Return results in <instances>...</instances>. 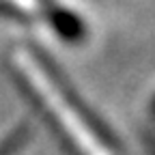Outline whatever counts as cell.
<instances>
[{"label": "cell", "mask_w": 155, "mask_h": 155, "mask_svg": "<svg viewBox=\"0 0 155 155\" xmlns=\"http://www.w3.org/2000/svg\"><path fill=\"white\" fill-rule=\"evenodd\" d=\"M24 144H26V131L15 129L0 142V155H22Z\"/></svg>", "instance_id": "obj_3"}, {"label": "cell", "mask_w": 155, "mask_h": 155, "mask_svg": "<svg viewBox=\"0 0 155 155\" xmlns=\"http://www.w3.org/2000/svg\"><path fill=\"white\" fill-rule=\"evenodd\" d=\"M0 13H7L22 22H48L61 28L63 22L56 17V2L52 0H0Z\"/></svg>", "instance_id": "obj_2"}, {"label": "cell", "mask_w": 155, "mask_h": 155, "mask_svg": "<svg viewBox=\"0 0 155 155\" xmlns=\"http://www.w3.org/2000/svg\"><path fill=\"white\" fill-rule=\"evenodd\" d=\"M15 69H19L24 88L75 155H114L106 131L82 106L80 97L67 88L54 67L50 69L43 58L30 50H17Z\"/></svg>", "instance_id": "obj_1"}]
</instances>
